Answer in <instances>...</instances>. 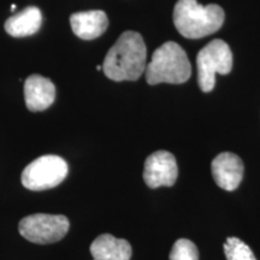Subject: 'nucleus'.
<instances>
[{"label": "nucleus", "mask_w": 260, "mask_h": 260, "mask_svg": "<svg viewBox=\"0 0 260 260\" xmlns=\"http://www.w3.org/2000/svg\"><path fill=\"white\" fill-rule=\"evenodd\" d=\"M224 253L226 260H256L252 249L237 237H228L224 243Z\"/></svg>", "instance_id": "obj_13"}, {"label": "nucleus", "mask_w": 260, "mask_h": 260, "mask_svg": "<svg viewBox=\"0 0 260 260\" xmlns=\"http://www.w3.org/2000/svg\"><path fill=\"white\" fill-rule=\"evenodd\" d=\"M211 171L219 188L228 191L235 190L243 177V161L235 153L224 152L213 159Z\"/></svg>", "instance_id": "obj_8"}, {"label": "nucleus", "mask_w": 260, "mask_h": 260, "mask_svg": "<svg viewBox=\"0 0 260 260\" xmlns=\"http://www.w3.org/2000/svg\"><path fill=\"white\" fill-rule=\"evenodd\" d=\"M198 82L200 89L209 93L216 84V74L228 75L233 69V53L225 41L212 40L197 57Z\"/></svg>", "instance_id": "obj_4"}, {"label": "nucleus", "mask_w": 260, "mask_h": 260, "mask_svg": "<svg viewBox=\"0 0 260 260\" xmlns=\"http://www.w3.org/2000/svg\"><path fill=\"white\" fill-rule=\"evenodd\" d=\"M42 23L41 11L35 6L22 10L5 22V30L14 38H25L39 31Z\"/></svg>", "instance_id": "obj_12"}, {"label": "nucleus", "mask_w": 260, "mask_h": 260, "mask_svg": "<svg viewBox=\"0 0 260 260\" xmlns=\"http://www.w3.org/2000/svg\"><path fill=\"white\" fill-rule=\"evenodd\" d=\"M146 57L147 50L141 34L124 31L107 52L103 64L104 74L116 82L136 81L146 71Z\"/></svg>", "instance_id": "obj_1"}, {"label": "nucleus", "mask_w": 260, "mask_h": 260, "mask_svg": "<svg viewBox=\"0 0 260 260\" xmlns=\"http://www.w3.org/2000/svg\"><path fill=\"white\" fill-rule=\"evenodd\" d=\"M170 260H199V251L190 240L180 239L172 246Z\"/></svg>", "instance_id": "obj_14"}, {"label": "nucleus", "mask_w": 260, "mask_h": 260, "mask_svg": "<svg viewBox=\"0 0 260 260\" xmlns=\"http://www.w3.org/2000/svg\"><path fill=\"white\" fill-rule=\"evenodd\" d=\"M172 17L182 37L201 39L219 30L225 15L224 10L216 4L204 6L197 0H178Z\"/></svg>", "instance_id": "obj_2"}, {"label": "nucleus", "mask_w": 260, "mask_h": 260, "mask_svg": "<svg viewBox=\"0 0 260 260\" xmlns=\"http://www.w3.org/2000/svg\"><path fill=\"white\" fill-rule=\"evenodd\" d=\"M70 24L77 38L82 40H94L106 31L109 27V19L102 10H92L71 15Z\"/></svg>", "instance_id": "obj_10"}, {"label": "nucleus", "mask_w": 260, "mask_h": 260, "mask_svg": "<svg viewBox=\"0 0 260 260\" xmlns=\"http://www.w3.org/2000/svg\"><path fill=\"white\" fill-rule=\"evenodd\" d=\"M68 164L61 157L48 154L35 159L22 172V184L29 190H46L57 187L68 175Z\"/></svg>", "instance_id": "obj_5"}, {"label": "nucleus", "mask_w": 260, "mask_h": 260, "mask_svg": "<svg viewBox=\"0 0 260 260\" xmlns=\"http://www.w3.org/2000/svg\"><path fill=\"white\" fill-rule=\"evenodd\" d=\"M191 67L187 53L180 45L168 41L154 51L152 60L146 67V81L148 84H180L189 80Z\"/></svg>", "instance_id": "obj_3"}, {"label": "nucleus", "mask_w": 260, "mask_h": 260, "mask_svg": "<svg viewBox=\"0 0 260 260\" xmlns=\"http://www.w3.org/2000/svg\"><path fill=\"white\" fill-rule=\"evenodd\" d=\"M90 254L96 260H130L133 249L126 240L103 234L90 245Z\"/></svg>", "instance_id": "obj_11"}, {"label": "nucleus", "mask_w": 260, "mask_h": 260, "mask_svg": "<svg viewBox=\"0 0 260 260\" xmlns=\"http://www.w3.org/2000/svg\"><path fill=\"white\" fill-rule=\"evenodd\" d=\"M56 87L41 75H31L24 82L25 106L32 112L44 111L54 103Z\"/></svg>", "instance_id": "obj_9"}, {"label": "nucleus", "mask_w": 260, "mask_h": 260, "mask_svg": "<svg viewBox=\"0 0 260 260\" xmlns=\"http://www.w3.org/2000/svg\"><path fill=\"white\" fill-rule=\"evenodd\" d=\"M69 219L61 214L35 213L19 222L18 230L28 241L40 245L59 241L69 232Z\"/></svg>", "instance_id": "obj_6"}, {"label": "nucleus", "mask_w": 260, "mask_h": 260, "mask_svg": "<svg viewBox=\"0 0 260 260\" xmlns=\"http://www.w3.org/2000/svg\"><path fill=\"white\" fill-rule=\"evenodd\" d=\"M93 260H96V259H93Z\"/></svg>", "instance_id": "obj_15"}, {"label": "nucleus", "mask_w": 260, "mask_h": 260, "mask_svg": "<svg viewBox=\"0 0 260 260\" xmlns=\"http://www.w3.org/2000/svg\"><path fill=\"white\" fill-rule=\"evenodd\" d=\"M178 176L175 155L168 151H157L146 159L144 181L149 188L174 186Z\"/></svg>", "instance_id": "obj_7"}]
</instances>
